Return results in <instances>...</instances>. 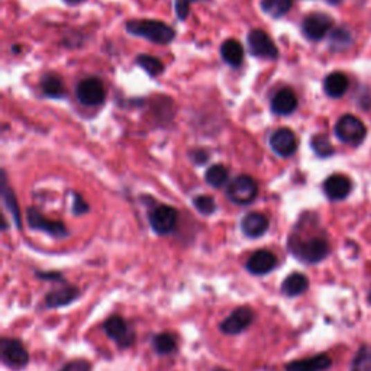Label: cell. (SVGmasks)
I'll use <instances>...</instances> for the list:
<instances>
[{
  "label": "cell",
  "instance_id": "6da1fadb",
  "mask_svg": "<svg viewBox=\"0 0 371 371\" xmlns=\"http://www.w3.org/2000/svg\"><path fill=\"white\" fill-rule=\"evenodd\" d=\"M289 251L306 264H318L329 254V242L323 237L302 238L298 234L289 237Z\"/></svg>",
  "mask_w": 371,
  "mask_h": 371
},
{
  "label": "cell",
  "instance_id": "7a4b0ae2",
  "mask_svg": "<svg viewBox=\"0 0 371 371\" xmlns=\"http://www.w3.org/2000/svg\"><path fill=\"white\" fill-rule=\"evenodd\" d=\"M127 30L131 35L145 38L154 44H170L176 38V33L172 26H168L160 21H129L127 24Z\"/></svg>",
  "mask_w": 371,
  "mask_h": 371
},
{
  "label": "cell",
  "instance_id": "3957f363",
  "mask_svg": "<svg viewBox=\"0 0 371 371\" xmlns=\"http://www.w3.org/2000/svg\"><path fill=\"white\" fill-rule=\"evenodd\" d=\"M0 360L12 371H21L29 363V352L19 339L3 336L0 339Z\"/></svg>",
  "mask_w": 371,
  "mask_h": 371
},
{
  "label": "cell",
  "instance_id": "277c9868",
  "mask_svg": "<svg viewBox=\"0 0 371 371\" xmlns=\"http://www.w3.org/2000/svg\"><path fill=\"white\" fill-rule=\"evenodd\" d=\"M335 135L339 141L359 147L367 135V128L364 127V123L361 119L354 115H344L338 119L335 125Z\"/></svg>",
  "mask_w": 371,
  "mask_h": 371
},
{
  "label": "cell",
  "instance_id": "5b68a950",
  "mask_svg": "<svg viewBox=\"0 0 371 371\" xmlns=\"http://www.w3.org/2000/svg\"><path fill=\"white\" fill-rule=\"evenodd\" d=\"M103 331L120 350H127L135 343V329L119 315L107 318L103 323Z\"/></svg>",
  "mask_w": 371,
  "mask_h": 371
},
{
  "label": "cell",
  "instance_id": "8992f818",
  "mask_svg": "<svg viewBox=\"0 0 371 371\" xmlns=\"http://www.w3.org/2000/svg\"><path fill=\"white\" fill-rule=\"evenodd\" d=\"M226 194L237 205H250L258 194L257 181L251 176H238L228 186Z\"/></svg>",
  "mask_w": 371,
  "mask_h": 371
},
{
  "label": "cell",
  "instance_id": "52a82bcc",
  "mask_svg": "<svg viewBox=\"0 0 371 371\" xmlns=\"http://www.w3.org/2000/svg\"><path fill=\"white\" fill-rule=\"evenodd\" d=\"M26 221H28V225L30 229L42 230L53 238L63 239V238H67L70 235L69 229L66 228V225L63 222L46 219L39 210H37L34 208H29L26 210Z\"/></svg>",
  "mask_w": 371,
  "mask_h": 371
},
{
  "label": "cell",
  "instance_id": "ba28073f",
  "mask_svg": "<svg viewBox=\"0 0 371 371\" xmlns=\"http://www.w3.org/2000/svg\"><path fill=\"white\" fill-rule=\"evenodd\" d=\"M254 319L255 314L251 307L248 306L237 307L234 312L221 322L219 331L225 335H239L241 332L246 331L251 327Z\"/></svg>",
  "mask_w": 371,
  "mask_h": 371
},
{
  "label": "cell",
  "instance_id": "9c48e42d",
  "mask_svg": "<svg viewBox=\"0 0 371 371\" xmlns=\"http://www.w3.org/2000/svg\"><path fill=\"white\" fill-rule=\"evenodd\" d=\"M179 213L174 208L161 205L150 212V225L157 235L172 234L177 225Z\"/></svg>",
  "mask_w": 371,
  "mask_h": 371
},
{
  "label": "cell",
  "instance_id": "30bf717a",
  "mask_svg": "<svg viewBox=\"0 0 371 371\" xmlns=\"http://www.w3.org/2000/svg\"><path fill=\"white\" fill-rule=\"evenodd\" d=\"M75 96L84 106H99L105 102V86L96 77H90L77 84Z\"/></svg>",
  "mask_w": 371,
  "mask_h": 371
},
{
  "label": "cell",
  "instance_id": "8fae6325",
  "mask_svg": "<svg viewBox=\"0 0 371 371\" xmlns=\"http://www.w3.org/2000/svg\"><path fill=\"white\" fill-rule=\"evenodd\" d=\"M334 21L327 13L315 12L307 15L302 24V30L307 39L320 41L332 29Z\"/></svg>",
  "mask_w": 371,
  "mask_h": 371
},
{
  "label": "cell",
  "instance_id": "7c38bea8",
  "mask_svg": "<svg viewBox=\"0 0 371 371\" xmlns=\"http://www.w3.org/2000/svg\"><path fill=\"white\" fill-rule=\"evenodd\" d=\"M248 46L250 53L260 58H269L275 60L278 57V50L270 35H267L264 30L253 29L248 34Z\"/></svg>",
  "mask_w": 371,
  "mask_h": 371
},
{
  "label": "cell",
  "instance_id": "4fadbf2b",
  "mask_svg": "<svg viewBox=\"0 0 371 371\" xmlns=\"http://www.w3.org/2000/svg\"><path fill=\"white\" fill-rule=\"evenodd\" d=\"M271 150L283 159L291 157L298 150V138L291 129L280 128L270 136Z\"/></svg>",
  "mask_w": 371,
  "mask_h": 371
},
{
  "label": "cell",
  "instance_id": "5bb4252c",
  "mask_svg": "<svg viewBox=\"0 0 371 371\" xmlns=\"http://www.w3.org/2000/svg\"><path fill=\"white\" fill-rule=\"evenodd\" d=\"M277 267V257L267 250H258L246 260L245 269L254 275L270 274Z\"/></svg>",
  "mask_w": 371,
  "mask_h": 371
},
{
  "label": "cell",
  "instance_id": "9a60e30c",
  "mask_svg": "<svg viewBox=\"0 0 371 371\" xmlns=\"http://www.w3.org/2000/svg\"><path fill=\"white\" fill-rule=\"evenodd\" d=\"M80 289L75 286H63L53 289L51 291L46 293L45 296V306L48 309H58L64 307L67 305L74 303L77 299L80 298Z\"/></svg>",
  "mask_w": 371,
  "mask_h": 371
},
{
  "label": "cell",
  "instance_id": "2e32d148",
  "mask_svg": "<svg viewBox=\"0 0 371 371\" xmlns=\"http://www.w3.org/2000/svg\"><path fill=\"white\" fill-rule=\"evenodd\" d=\"M352 190L351 180L344 174H332L323 183V192L331 200H344Z\"/></svg>",
  "mask_w": 371,
  "mask_h": 371
},
{
  "label": "cell",
  "instance_id": "e0dca14e",
  "mask_svg": "<svg viewBox=\"0 0 371 371\" xmlns=\"http://www.w3.org/2000/svg\"><path fill=\"white\" fill-rule=\"evenodd\" d=\"M270 222L266 215L260 212H251L245 216L241 222V229L245 237L248 238H260L269 230Z\"/></svg>",
  "mask_w": 371,
  "mask_h": 371
},
{
  "label": "cell",
  "instance_id": "ac0fdd59",
  "mask_svg": "<svg viewBox=\"0 0 371 371\" xmlns=\"http://www.w3.org/2000/svg\"><path fill=\"white\" fill-rule=\"evenodd\" d=\"M332 365V360L327 354H318L314 357L291 361L286 365V371H325Z\"/></svg>",
  "mask_w": 371,
  "mask_h": 371
},
{
  "label": "cell",
  "instance_id": "d6986e66",
  "mask_svg": "<svg viewBox=\"0 0 371 371\" xmlns=\"http://www.w3.org/2000/svg\"><path fill=\"white\" fill-rule=\"evenodd\" d=\"M298 107V98L295 95V91L290 89H282L280 91H277L273 100H271V111L275 115H290L296 111Z\"/></svg>",
  "mask_w": 371,
  "mask_h": 371
},
{
  "label": "cell",
  "instance_id": "ffe728a7",
  "mask_svg": "<svg viewBox=\"0 0 371 371\" xmlns=\"http://www.w3.org/2000/svg\"><path fill=\"white\" fill-rule=\"evenodd\" d=\"M348 86H350L348 77L341 71H335V73L328 74L327 79H325L323 82L325 93H327V95L332 99L343 98L348 90Z\"/></svg>",
  "mask_w": 371,
  "mask_h": 371
},
{
  "label": "cell",
  "instance_id": "44dd1931",
  "mask_svg": "<svg viewBox=\"0 0 371 371\" xmlns=\"http://www.w3.org/2000/svg\"><path fill=\"white\" fill-rule=\"evenodd\" d=\"M309 287L307 277L302 273H291L289 274L282 283V293L287 298H296L305 293Z\"/></svg>",
  "mask_w": 371,
  "mask_h": 371
},
{
  "label": "cell",
  "instance_id": "7402d4cb",
  "mask_svg": "<svg viewBox=\"0 0 371 371\" xmlns=\"http://www.w3.org/2000/svg\"><path fill=\"white\" fill-rule=\"evenodd\" d=\"M221 55L229 66L238 67L244 60V48L237 39H226L221 46Z\"/></svg>",
  "mask_w": 371,
  "mask_h": 371
},
{
  "label": "cell",
  "instance_id": "603a6c76",
  "mask_svg": "<svg viewBox=\"0 0 371 371\" xmlns=\"http://www.w3.org/2000/svg\"><path fill=\"white\" fill-rule=\"evenodd\" d=\"M41 89L46 98L60 99L66 95V87L63 80L57 74H46L41 80Z\"/></svg>",
  "mask_w": 371,
  "mask_h": 371
},
{
  "label": "cell",
  "instance_id": "cb8c5ba5",
  "mask_svg": "<svg viewBox=\"0 0 371 371\" xmlns=\"http://www.w3.org/2000/svg\"><path fill=\"white\" fill-rule=\"evenodd\" d=\"M151 345L157 354L170 355V354L176 352V350H177V338H176V335L170 334V332L156 334L151 339Z\"/></svg>",
  "mask_w": 371,
  "mask_h": 371
},
{
  "label": "cell",
  "instance_id": "d4e9b609",
  "mask_svg": "<svg viewBox=\"0 0 371 371\" xmlns=\"http://www.w3.org/2000/svg\"><path fill=\"white\" fill-rule=\"evenodd\" d=\"M291 8V0H261V9L269 17L278 19L284 17V15Z\"/></svg>",
  "mask_w": 371,
  "mask_h": 371
},
{
  "label": "cell",
  "instance_id": "484cf974",
  "mask_svg": "<svg viewBox=\"0 0 371 371\" xmlns=\"http://www.w3.org/2000/svg\"><path fill=\"white\" fill-rule=\"evenodd\" d=\"M228 177H229L228 170L222 164L210 165L205 174L208 184H210L212 188H221V186H224L228 181Z\"/></svg>",
  "mask_w": 371,
  "mask_h": 371
},
{
  "label": "cell",
  "instance_id": "4316f807",
  "mask_svg": "<svg viewBox=\"0 0 371 371\" xmlns=\"http://www.w3.org/2000/svg\"><path fill=\"white\" fill-rule=\"evenodd\" d=\"M350 371H371V345H361L355 354Z\"/></svg>",
  "mask_w": 371,
  "mask_h": 371
},
{
  "label": "cell",
  "instance_id": "83f0119b",
  "mask_svg": "<svg viewBox=\"0 0 371 371\" xmlns=\"http://www.w3.org/2000/svg\"><path fill=\"white\" fill-rule=\"evenodd\" d=\"M136 63L138 66L144 69L151 77H156L159 75L160 73L164 71V66L161 61L156 57H151V55H139L136 58Z\"/></svg>",
  "mask_w": 371,
  "mask_h": 371
},
{
  "label": "cell",
  "instance_id": "f1b7e54d",
  "mask_svg": "<svg viewBox=\"0 0 371 371\" xmlns=\"http://www.w3.org/2000/svg\"><path fill=\"white\" fill-rule=\"evenodd\" d=\"M312 150L315 151L316 156L322 157V159H328L331 157L334 151V147L329 143V138L327 135H316L312 138Z\"/></svg>",
  "mask_w": 371,
  "mask_h": 371
},
{
  "label": "cell",
  "instance_id": "f546056e",
  "mask_svg": "<svg viewBox=\"0 0 371 371\" xmlns=\"http://www.w3.org/2000/svg\"><path fill=\"white\" fill-rule=\"evenodd\" d=\"M2 193H3V202L6 205V208L9 209V212L13 216V221L17 224L18 228H21V215H19V209H18V203L17 199H15V194L10 189L6 188V181H3V188H2Z\"/></svg>",
  "mask_w": 371,
  "mask_h": 371
},
{
  "label": "cell",
  "instance_id": "4dcf8cb0",
  "mask_svg": "<svg viewBox=\"0 0 371 371\" xmlns=\"http://www.w3.org/2000/svg\"><path fill=\"white\" fill-rule=\"evenodd\" d=\"M193 205L197 209V212H200L205 216H209L216 210V203L212 196H205V194L197 196L193 199Z\"/></svg>",
  "mask_w": 371,
  "mask_h": 371
},
{
  "label": "cell",
  "instance_id": "1f68e13d",
  "mask_svg": "<svg viewBox=\"0 0 371 371\" xmlns=\"http://www.w3.org/2000/svg\"><path fill=\"white\" fill-rule=\"evenodd\" d=\"M202 2H208V0H174L177 18L180 21L188 19L189 13H190V5L192 3H202Z\"/></svg>",
  "mask_w": 371,
  "mask_h": 371
},
{
  "label": "cell",
  "instance_id": "d6a6232c",
  "mask_svg": "<svg viewBox=\"0 0 371 371\" xmlns=\"http://www.w3.org/2000/svg\"><path fill=\"white\" fill-rule=\"evenodd\" d=\"M58 371H91V364L87 360H73Z\"/></svg>",
  "mask_w": 371,
  "mask_h": 371
},
{
  "label": "cell",
  "instance_id": "836d02e7",
  "mask_svg": "<svg viewBox=\"0 0 371 371\" xmlns=\"http://www.w3.org/2000/svg\"><path fill=\"white\" fill-rule=\"evenodd\" d=\"M89 212V205L84 202V199L79 194L74 193V203H73V213L74 215H84Z\"/></svg>",
  "mask_w": 371,
  "mask_h": 371
},
{
  "label": "cell",
  "instance_id": "e575fe53",
  "mask_svg": "<svg viewBox=\"0 0 371 371\" xmlns=\"http://www.w3.org/2000/svg\"><path fill=\"white\" fill-rule=\"evenodd\" d=\"M37 277L41 278V280H54V282H61L64 283V277L61 273H57V271H35Z\"/></svg>",
  "mask_w": 371,
  "mask_h": 371
},
{
  "label": "cell",
  "instance_id": "d590c367",
  "mask_svg": "<svg viewBox=\"0 0 371 371\" xmlns=\"http://www.w3.org/2000/svg\"><path fill=\"white\" fill-rule=\"evenodd\" d=\"M350 42H351V37H350V34L347 33V30L339 29V30H336V33H334L332 44L344 45V44H350Z\"/></svg>",
  "mask_w": 371,
  "mask_h": 371
},
{
  "label": "cell",
  "instance_id": "8d00e7d4",
  "mask_svg": "<svg viewBox=\"0 0 371 371\" xmlns=\"http://www.w3.org/2000/svg\"><path fill=\"white\" fill-rule=\"evenodd\" d=\"M64 2H66L67 5H70V6H75V5H80V3H83L84 0H64Z\"/></svg>",
  "mask_w": 371,
  "mask_h": 371
},
{
  "label": "cell",
  "instance_id": "74e56055",
  "mask_svg": "<svg viewBox=\"0 0 371 371\" xmlns=\"http://www.w3.org/2000/svg\"><path fill=\"white\" fill-rule=\"evenodd\" d=\"M213 371H229V370H226V368H215Z\"/></svg>",
  "mask_w": 371,
  "mask_h": 371
},
{
  "label": "cell",
  "instance_id": "f35d334b",
  "mask_svg": "<svg viewBox=\"0 0 371 371\" xmlns=\"http://www.w3.org/2000/svg\"><path fill=\"white\" fill-rule=\"evenodd\" d=\"M368 302H370V305H371V289H370V291H368Z\"/></svg>",
  "mask_w": 371,
  "mask_h": 371
}]
</instances>
